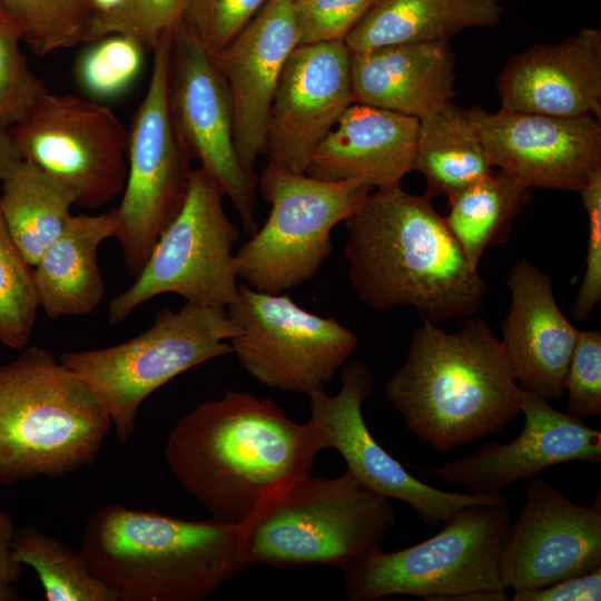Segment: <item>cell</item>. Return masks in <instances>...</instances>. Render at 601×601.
<instances>
[{
    "label": "cell",
    "mask_w": 601,
    "mask_h": 601,
    "mask_svg": "<svg viewBox=\"0 0 601 601\" xmlns=\"http://www.w3.org/2000/svg\"><path fill=\"white\" fill-rule=\"evenodd\" d=\"M323 450L309 420L298 423L269 398L227 391L181 416L164 454L178 483L211 518L242 524L268 499L312 474Z\"/></svg>",
    "instance_id": "1"
},
{
    "label": "cell",
    "mask_w": 601,
    "mask_h": 601,
    "mask_svg": "<svg viewBox=\"0 0 601 601\" xmlns=\"http://www.w3.org/2000/svg\"><path fill=\"white\" fill-rule=\"evenodd\" d=\"M349 282L370 308L413 306L434 323L473 315L486 282L427 194L372 189L345 220Z\"/></svg>",
    "instance_id": "2"
},
{
    "label": "cell",
    "mask_w": 601,
    "mask_h": 601,
    "mask_svg": "<svg viewBox=\"0 0 601 601\" xmlns=\"http://www.w3.org/2000/svg\"><path fill=\"white\" fill-rule=\"evenodd\" d=\"M520 394L501 341L482 318L454 333L424 318L385 386L407 430L440 452L503 430L521 413Z\"/></svg>",
    "instance_id": "3"
},
{
    "label": "cell",
    "mask_w": 601,
    "mask_h": 601,
    "mask_svg": "<svg viewBox=\"0 0 601 601\" xmlns=\"http://www.w3.org/2000/svg\"><path fill=\"white\" fill-rule=\"evenodd\" d=\"M79 551L118 601H201L245 566L238 524L121 504L88 520Z\"/></svg>",
    "instance_id": "4"
},
{
    "label": "cell",
    "mask_w": 601,
    "mask_h": 601,
    "mask_svg": "<svg viewBox=\"0 0 601 601\" xmlns=\"http://www.w3.org/2000/svg\"><path fill=\"white\" fill-rule=\"evenodd\" d=\"M112 428L93 391L46 348L0 365V483L92 466Z\"/></svg>",
    "instance_id": "5"
},
{
    "label": "cell",
    "mask_w": 601,
    "mask_h": 601,
    "mask_svg": "<svg viewBox=\"0 0 601 601\" xmlns=\"http://www.w3.org/2000/svg\"><path fill=\"white\" fill-rule=\"evenodd\" d=\"M396 522L390 499L348 470L304 476L264 502L239 526L245 565H331L339 570L378 549Z\"/></svg>",
    "instance_id": "6"
},
{
    "label": "cell",
    "mask_w": 601,
    "mask_h": 601,
    "mask_svg": "<svg viewBox=\"0 0 601 601\" xmlns=\"http://www.w3.org/2000/svg\"><path fill=\"white\" fill-rule=\"evenodd\" d=\"M512 523L508 497L460 509L432 538L406 549L380 548L341 569L352 601L414 595L443 601H506L501 549Z\"/></svg>",
    "instance_id": "7"
},
{
    "label": "cell",
    "mask_w": 601,
    "mask_h": 601,
    "mask_svg": "<svg viewBox=\"0 0 601 601\" xmlns=\"http://www.w3.org/2000/svg\"><path fill=\"white\" fill-rule=\"evenodd\" d=\"M236 332L226 308L186 302L176 312L162 308L148 329L127 342L62 353L59 361L98 396L116 439L125 443L141 403L177 375L231 354Z\"/></svg>",
    "instance_id": "8"
},
{
    "label": "cell",
    "mask_w": 601,
    "mask_h": 601,
    "mask_svg": "<svg viewBox=\"0 0 601 601\" xmlns=\"http://www.w3.org/2000/svg\"><path fill=\"white\" fill-rule=\"evenodd\" d=\"M259 190L270 205L262 228L235 255L237 277L279 294L311 280L332 253V229L361 205L370 187L326 181L268 162Z\"/></svg>",
    "instance_id": "9"
},
{
    "label": "cell",
    "mask_w": 601,
    "mask_h": 601,
    "mask_svg": "<svg viewBox=\"0 0 601 601\" xmlns=\"http://www.w3.org/2000/svg\"><path fill=\"white\" fill-rule=\"evenodd\" d=\"M225 194L203 168L193 169L177 216L162 231L135 282L108 306L110 324L139 305L173 293L188 303L226 308L238 292L233 248L239 229L228 218Z\"/></svg>",
    "instance_id": "10"
},
{
    "label": "cell",
    "mask_w": 601,
    "mask_h": 601,
    "mask_svg": "<svg viewBox=\"0 0 601 601\" xmlns=\"http://www.w3.org/2000/svg\"><path fill=\"white\" fill-rule=\"evenodd\" d=\"M171 38L162 37L151 49L148 89L128 130L126 184L119 206L112 209L115 238L134 279L183 207L193 171L168 106Z\"/></svg>",
    "instance_id": "11"
},
{
    "label": "cell",
    "mask_w": 601,
    "mask_h": 601,
    "mask_svg": "<svg viewBox=\"0 0 601 601\" xmlns=\"http://www.w3.org/2000/svg\"><path fill=\"white\" fill-rule=\"evenodd\" d=\"M237 332L229 341L239 365L262 385L308 394L324 388L357 346V336L334 317L298 306L288 295L238 284L226 307Z\"/></svg>",
    "instance_id": "12"
},
{
    "label": "cell",
    "mask_w": 601,
    "mask_h": 601,
    "mask_svg": "<svg viewBox=\"0 0 601 601\" xmlns=\"http://www.w3.org/2000/svg\"><path fill=\"white\" fill-rule=\"evenodd\" d=\"M9 131L21 159L69 186L77 205L99 208L122 193L128 130L109 108L47 91Z\"/></svg>",
    "instance_id": "13"
},
{
    "label": "cell",
    "mask_w": 601,
    "mask_h": 601,
    "mask_svg": "<svg viewBox=\"0 0 601 601\" xmlns=\"http://www.w3.org/2000/svg\"><path fill=\"white\" fill-rule=\"evenodd\" d=\"M168 106L179 140L191 159L220 186L252 236L255 184L243 170L234 142L233 106L224 76L183 22L171 38Z\"/></svg>",
    "instance_id": "14"
},
{
    "label": "cell",
    "mask_w": 601,
    "mask_h": 601,
    "mask_svg": "<svg viewBox=\"0 0 601 601\" xmlns=\"http://www.w3.org/2000/svg\"><path fill=\"white\" fill-rule=\"evenodd\" d=\"M342 386L331 395L324 388L307 394L309 421L316 426L324 450H336L348 470L372 491L408 504L426 525L445 522L462 508L492 503L499 494L447 492L414 477L402 463L373 437L363 416V404L373 391V374L358 361H347L342 370Z\"/></svg>",
    "instance_id": "15"
},
{
    "label": "cell",
    "mask_w": 601,
    "mask_h": 601,
    "mask_svg": "<svg viewBox=\"0 0 601 601\" xmlns=\"http://www.w3.org/2000/svg\"><path fill=\"white\" fill-rule=\"evenodd\" d=\"M490 165L529 188L579 193L601 169V122L481 107L466 110Z\"/></svg>",
    "instance_id": "16"
},
{
    "label": "cell",
    "mask_w": 601,
    "mask_h": 601,
    "mask_svg": "<svg viewBox=\"0 0 601 601\" xmlns=\"http://www.w3.org/2000/svg\"><path fill=\"white\" fill-rule=\"evenodd\" d=\"M601 568V513L533 477L505 535L499 572L514 591L542 589Z\"/></svg>",
    "instance_id": "17"
},
{
    "label": "cell",
    "mask_w": 601,
    "mask_h": 601,
    "mask_svg": "<svg viewBox=\"0 0 601 601\" xmlns=\"http://www.w3.org/2000/svg\"><path fill=\"white\" fill-rule=\"evenodd\" d=\"M352 104L351 51L344 41L295 47L270 105L268 162L305 174L315 148Z\"/></svg>",
    "instance_id": "18"
},
{
    "label": "cell",
    "mask_w": 601,
    "mask_h": 601,
    "mask_svg": "<svg viewBox=\"0 0 601 601\" xmlns=\"http://www.w3.org/2000/svg\"><path fill=\"white\" fill-rule=\"evenodd\" d=\"M524 425L512 442L485 443L473 454L428 471L475 494H499L513 482L573 461L601 462V433L521 388Z\"/></svg>",
    "instance_id": "19"
},
{
    "label": "cell",
    "mask_w": 601,
    "mask_h": 601,
    "mask_svg": "<svg viewBox=\"0 0 601 601\" xmlns=\"http://www.w3.org/2000/svg\"><path fill=\"white\" fill-rule=\"evenodd\" d=\"M298 33L293 0H267L242 32L210 55L230 93L234 142L245 174L265 152L269 110L284 65Z\"/></svg>",
    "instance_id": "20"
},
{
    "label": "cell",
    "mask_w": 601,
    "mask_h": 601,
    "mask_svg": "<svg viewBox=\"0 0 601 601\" xmlns=\"http://www.w3.org/2000/svg\"><path fill=\"white\" fill-rule=\"evenodd\" d=\"M501 108L554 117H601V32L581 29L558 43L512 56L497 77Z\"/></svg>",
    "instance_id": "21"
},
{
    "label": "cell",
    "mask_w": 601,
    "mask_h": 601,
    "mask_svg": "<svg viewBox=\"0 0 601 601\" xmlns=\"http://www.w3.org/2000/svg\"><path fill=\"white\" fill-rule=\"evenodd\" d=\"M506 285L511 300L501 344L514 377L522 390L558 401L579 329L558 306L550 276L529 260L511 268Z\"/></svg>",
    "instance_id": "22"
},
{
    "label": "cell",
    "mask_w": 601,
    "mask_h": 601,
    "mask_svg": "<svg viewBox=\"0 0 601 601\" xmlns=\"http://www.w3.org/2000/svg\"><path fill=\"white\" fill-rule=\"evenodd\" d=\"M418 119L352 104L315 148L306 175L371 189L401 185L413 170Z\"/></svg>",
    "instance_id": "23"
},
{
    "label": "cell",
    "mask_w": 601,
    "mask_h": 601,
    "mask_svg": "<svg viewBox=\"0 0 601 601\" xmlns=\"http://www.w3.org/2000/svg\"><path fill=\"white\" fill-rule=\"evenodd\" d=\"M449 40L351 51L354 102L424 117L455 95Z\"/></svg>",
    "instance_id": "24"
},
{
    "label": "cell",
    "mask_w": 601,
    "mask_h": 601,
    "mask_svg": "<svg viewBox=\"0 0 601 601\" xmlns=\"http://www.w3.org/2000/svg\"><path fill=\"white\" fill-rule=\"evenodd\" d=\"M116 234L114 211L71 216L60 236L32 267V278L48 318L92 313L105 297L97 252Z\"/></svg>",
    "instance_id": "25"
},
{
    "label": "cell",
    "mask_w": 601,
    "mask_h": 601,
    "mask_svg": "<svg viewBox=\"0 0 601 601\" xmlns=\"http://www.w3.org/2000/svg\"><path fill=\"white\" fill-rule=\"evenodd\" d=\"M501 0H377L344 39L349 51L449 40L473 27L496 26Z\"/></svg>",
    "instance_id": "26"
},
{
    "label": "cell",
    "mask_w": 601,
    "mask_h": 601,
    "mask_svg": "<svg viewBox=\"0 0 601 601\" xmlns=\"http://www.w3.org/2000/svg\"><path fill=\"white\" fill-rule=\"evenodd\" d=\"M0 186L2 219L22 257L33 267L65 230L77 195L59 179L22 159Z\"/></svg>",
    "instance_id": "27"
},
{
    "label": "cell",
    "mask_w": 601,
    "mask_h": 601,
    "mask_svg": "<svg viewBox=\"0 0 601 601\" xmlns=\"http://www.w3.org/2000/svg\"><path fill=\"white\" fill-rule=\"evenodd\" d=\"M492 169L466 110L452 100L418 119L413 170L424 176L425 194L449 199Z\"/></svg>",
    "instance_id": "28"
},
{
    "label": "cell",
    "mask_w": 601,
    "mask_h": 601,
    "mask_svg": "<svg viewBox=\"0 0 601 601\" xmlns=\"http://www.w3.org/2000/svg\"><path fill=\"white\" fill-rule=\"evenodd\" d=\"M532 189L494 168L447 199L444 220L467 262L479 269L486 248L505 243Z\"/></svg>",
    "instance_id": "29"
},
{
    "label": "cell",
    "mask_w": 601,
    "mask_h": 601,
    "mask_svg": "<svg viewBox=\"0 0 601 601\" xmlns=\"http://www.w3.org/2000/svg\"><path fill=\"white\" fill-rule=\"evenodd\" d=\"M12 552L38 574L48 601H118L116 593L90 572L80 551L32 524L16 530Z\"/></svg>",
    "instance_id": "30"
},
{
    "label": "cell",
    "mask_w": 601,
    "mask_h": 601,
    "mask_svg": "<svg viewBox=\"0 0 601 601\" xmlns=\"http://www.w3.org/2000/svg\"><path fill=\"white\" fill-rule=\"evenodd\" d=\"M0 9L16 21L36 55L89 42V0H0Z\"/></svg>",
    "instance_id": "31"
},
{
    "label": "cell",
    "mask_w": 601,
    "mask_h": 601,
    "mask_svg": "<svg viewBox=\"0 0 601 601\" xmlns=\"http://www.w3.org/2000/svg\"><path fill=\"white\" fill-rule=\"evenodd\" d=\"M31 268L0 214V342L13 349L29 344L39 308Z\"/></svg>",
    "instance_id": "32"
},
{
    "label": "cell",
    "mask_w": 601,
    "mask_h": 601,
    "mask_svg": "<svg viewBox=\"0 0 601 601\" xmlns=\"http://www.w3.org/2000/svg\"><path fill=\"white\" fill-rule=\"evenodd\" d=\"M91 43L77 65L81 88L100 99L122 93L141 71L146 47L122 33H112Z\"/></svg>",
    "instance_id": "33"
},
{
    "label": "cell",
    "mask_w": 601,
    "mask_h": 601,
    "mask_svg": "<svg viewBox=\"0 0 601 601\" xmlns=\"http://www.w3.org/2000/svg\"><path fill=\"white\" fill-rule=\"evenodd\" d=\"M21 42V29L0 9V125L6 128L20 121L48 91L30 70Z\"/></svg>",
    "instance_id": "34"
},
{
    "label": "cell",
    "mask_w": 601,
    "mask_h": 601,
    "mask_svg": "<svg viewBox=\"0 0 601 601\" xmlns=\"http://www.w3.org/2000/svg\"><path fill=\"white\" fill-rule=\"evenodd\" d=\"M267 0H187L185 27L209 55L228 46Z\"/></svg>",
    "instance_id": "35"
},
{
    "label": "cell",
    "mask_w": 601,
    "mask_h": 601,
    "mask_svg": "<svg viewBox=\"0 0 601 601\" xmlns=\"http://www.w3.org/2000/svg\"><path fill=\"white\" fill-rule=\"evenodd\" d=\"M566 413L578 417L601 415V332L579 331L565 382Z\"/></svg>",
    "instance_id": "36"
},
{
    "label": "cell",
    "mask_w": 601,
    "mask_h": 601,
    "mask_svg": "<svg viewBox=\"0 0 601 601\" xmlns=\"http://www.w3.org/2000/svg\"><path fill=\"white\" fill-rule=\"evenodd\" d=\"M377 0H295L298 45L344 41Z\"/></svg>",
    "instance_id": "37"
},
{
    "label": "cell",
    "mask_w": 601,
    "mask_h": 601,
    "mask_svg": "<svg viewBox=\"0 0 601 601\" xmlns=\"http://www.w3.org/2000/svg\"><path fill=\"white\" fill-rule=\"evenodd\" d=\"M588 217V245L582 283L579 287L573 318L584 321L601 300V169L595 171L578 193Z\"/></svg>",
    "instance_id": "38"
},
{
    "label": "cell",
    "mask_w": 601,
    "mask_h": 601,
    "mask_svg": "<svg viewBox=\"0 0 601 601\" xmlns=\"http://www.w3.org/2000/svg\"><path fill=\"white\" fill-rule=\"evenodd\" d=\"M187 0H128L116 33L131 36L146 48L173 35L183 21Z\"/></svg>",
    "instance_id": "39"
},
{
    "label": "cell",
    "mask_w": 601,
    "mask_h": 601,
    "mask_svg": "<svg viewBox=\"0 0 601 601\" xmlns=\"http://www.w3.org/2000/svg\"><path fill=\"white\" fill-rule=\"evenodd\" d=\"M601 568L531 591H515L513 601H599Z\"/></svg>",
    "instance_id": "40"
},
{
    "label": "cell",
    "mask_w": 601,
    "mask_h": 601,
    "mask_svg": "<svg viewBox=\"0 0 601 601\" xmlns=\"http://www.w3.org/2000/svg\"><path fill=\"white\" fill-rule=\"evenodd\" d=\"M17 528L11 516L0 511V601H20L14 584L22 575L23 564L13 555L12 540Z\"/></svg>",
    "instance_id": "41"
},
{
    "label": "cell",
    "mask_w": 601,
    "mask_h": 601,
    "mask_svg": "<svg viewBox=\"0 0 601 601\" xmlns=\"http://www.w3.org/2000/svg\"><path fill=\"white\" fill-rule=\"evenodd\" d=\"M92 22L89 42H95L106 36L116 33L125 13L128 0H89Z\"/></svg>",
    "instance_id": "42"
},
{
    "label": "cell",
    "mask_w": 601,
    "mask_h": 601,
    "mask_svg": "<svg viewBox=\"0 0 601 601\" xmlns=\"http://www.w3.org/2000/svg\"><path fill=\"white\" fill-rule=\"evenodd\" d=\"M21 160L9 128L0 125V184L11 169Z\"/></svg>",
    "instance_id": "43"
},
{
    "label": "cell",
    "mask_w": 601,
    "mask_h": 601,
    "mask_svg": "<svg viewBox=\"0 0 601 601\" xmlns=\"http://www.w3.org/2000/svg\"><path fill=\"white\" fill-rule=\"evenodd\" d=\"M293 1H295V0H293Z\"/></svg>",
    "instance_id": "44"
}]
</instances>
